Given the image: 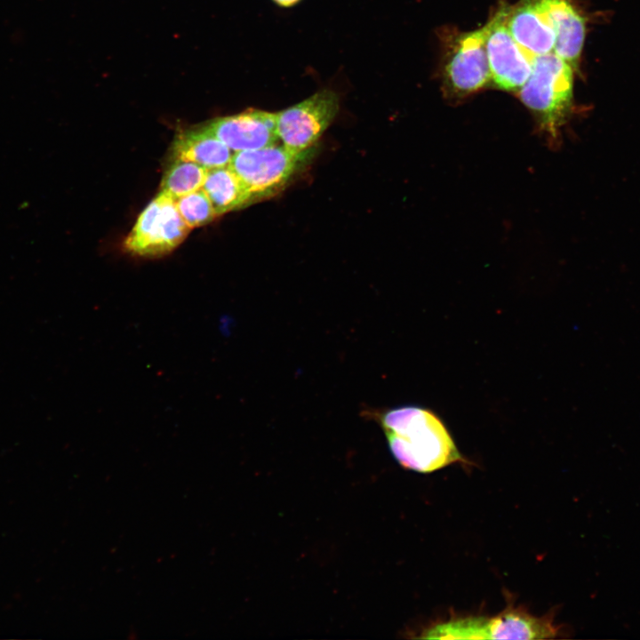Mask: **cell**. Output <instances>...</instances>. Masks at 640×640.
I'll list each match as a JSON object with an SVG mask.
<instances>
[{
  "mask_svg": "<svg viewBox=\"0 0 640 640\" xmlns=\"http://www.w3.org/2000/svg\"><path fill=\"white\" fill-rule=\"evenodd\" d=\"M389 449L404 468L431 473L452 464H468L443 420L415 405L387 410L378 416Z\"/></svg>",
  "mask_w": 640,
  "mask_h": 640,
  "instance_id": "1",
  "label": "cell"
},
{
  "mask_svg": "<svg viewBox=\"0 0 640 640\" xmlns=\"http://www.w3.org/2000/svg\"><path fill=\"white\" fill-rule=\"evenodd\" d=\"M573 68L551 52L532 58V68L519 90L522 102L532 112L548 142L556 146L567 121L573 95Z\"/></svg>",
  "mask_w": 640,
  "mask_h": 640,
  "instance_id": "2",
  "label": "cell"
},
{
  "mask_svg": "<svg viewBox=\"0 0 640 640\" xmlns=\"http://www.w3.org/2000/svg\"><path fill=\"white\" fill-rule=\"evenodd\" d=\"M558 634L548 615L537 617L509 605L495 616L451 618L422 632L425 639H548Z\"/></svg>",
  "mask_w": 640,
  "mask_h": 640,
  "instance_id": "3",
  "label": "cell"
},
{
  "mask_svg": "<svg viewBox=\"0 0 640 640\" xmlns=\"http://www.w3.org/2000/svg\"><path fill=\"white\" fill-rule=\"evenodd\" d=\"M311 148L296 151L283 145L233 154L229 166L252 199L272 196L282 188L311 157Z\"/></svg>",
  "mask_w": 640,
  "mask_h": 640,
  "instance_id": "4",
  "label": "cell"
},
{
  "mask_svg": "<svg viewBox=\"0 0 640 640\" xmlns=\"http://www.w3.org/2000/svg\"><path fill=\"white\" fill-rule=\"evenodd\" d=\"M189 230L178 212L175 198L160 190L139 215L124 246L134 255L159 256L177 247Z\"/></svg>",
  "mask_w": 640,
  "mask_h": 640,
  "instance_id": "5",
  "label": "cell"
},
{
  "mask_svg": "<svg viewBox=\"0 0 640 640\" xmlns=\"http://www.w3.org/2000/svg\"><path fill=\"white\" fill-rule=\"evenodd\" d=\"M340 109V97L324 88L276 113L279 140L293 150L311 148L332 124Z\"/></svg>",
  "mask_w": 640,
  "mask_h": 640,
  "instance_id": "6",
  "label": "cell"
},
{
  "mask_svg": "<svg viewBox=\"0 0 640 640\" xmlns=\"http://www.w3.org/2000/svg\"><path fill=\"white\" fill-rule=\"evenodd\" d=\"M503 6L486 24L485 48L492 83L507 92H519L532 68L531 57L514 39Z\"/></svg>",
  "mask_w": 640,
  "mask_h": 640,
  "instance_id": "7",
  "label": "cell"
},
{
  "mask_svg": "<svg viewBox=\"0 0 640 640\" xmlns=\"http://www.w3.org/2000/svg\"><path fill=\"white\" fill-rule=\"evenodd\" d=\"M486 25L462 34L444 66V83L451 94L465 97L489 84L490 68L485 48Z\"/></svg>",
  "mask_w": 640,
  "mask_h": 640,
  "instance_id": "8",
  "label": "cell"
},
{
  "mask_svg": "<svg viewBox=\"0 0 640 640\" xmlns=\"http://www.w3.org/2000/svg\"><path fill=\"white\" fill-rule=\"evenodd\" d=\"M229 149L252 150L276 144V113L248 108L241 113L214 118L204 124Z\"/></svg>",
  "mask_w": 640,
  "mask_h": 640,
  "instance_id": "9",
  "label": "cell"
},
{
  "mask_svg": "<svg viewBox=\"0 0 640 640\" xmlns=\"http://www.w3.org/2000/svg\"><path fill=\"white\" fill-rule=\"evenodd\" d=\"M506 23L514 39L531 57L553 52L555 33L537 0H522L508 7Z\"/></svg>",
  "mask_w": 640,
  "mask_h": 640,
  "instance_id": "10",
  "label": "cell"
},
{
  "mask_svg": "<svg viewBox=\"0 0 640 640\" xmlns=\"http://www.w3.org/2000/svg\"><path fill=\"white\" fill-rule=\"evenodd\" d=\"M554 30L553 52L575 69L585 40V21L569 0H537Z\"/></svg>",
  "mask_w": 640,
  "mask_h": 640,
  "instance_id": "11",
  "label": "cell"
},
{
  "mask_svg": "<svg viewBox=\"0 0 640 640\" xmlns=\"http://www.w3.org/2000/svg\"><path fill=\"white\" fill-rule=\"evenodd\" d=\"M231 151L205 124L183 131L172 146V160L193 162L206 169L229 165Z\"/></svg>",
  "mask_w": 640,
  "mask_h": 640,
  "instance_id": "12",
  "label": "cell"
},
{
  "mask_svg": "<svg viewBox=\"0 0 640 640\" xmlns=\"http://www.w3.org/2000/svg\"><path fill=\"white\" fill-rule=\"evenodd\" d=\"M217 216L240 208L252 197L229 165L208 169L202 187Z\"/></svg>",
  "mask_w": 640,
  "mask_h": 640,
  "instance_id": "13",
  "label": "cell"
},
{
  "mask_svg": "<svg viewBox=\"0 0 640 640\" xmlns=\"http://www.w3.org/2000/svg\"><path fill=\"white\" fill-rule=\"evenodd\" d=\"M208 169L193 162L173 159L165 171L161 190L175 199L201 188Z\"/></svg>",
  "mask_w": 640,
  "mask_h": 640,
  "instance_id": "14",
  "label": "cell"
},
{
  "mask_svg": "<svg viewBox=\"0 0 640 640\" xmlns=\"http://www.w3.org/2000/svg\"><path fill=\"white\" fill-rule=\"evenodd\" d=\"M175 203L180 215L190 229L205 225L217 217L202 188L176 198Z\"/></svg>",
  "mask_w": 640,
  "mask_h": 640,
  "instance_id": "15",
  "label": "cell"
},
{
  "mask_svg": "<svg viewBox=\"0 0 640 640\" xmlns=\"http://www.w3.org/2000/svg\"><path fill=\"white\" fill-rule=\"evenodd\" d=\"M276 5L282 8H290L297 5L302 0H271Z\"/></svg>",
  "mask_w": 640,
  "mask_h": 640,
  "instance_id": "16",
  "label": "cell"
}]
</instances>
